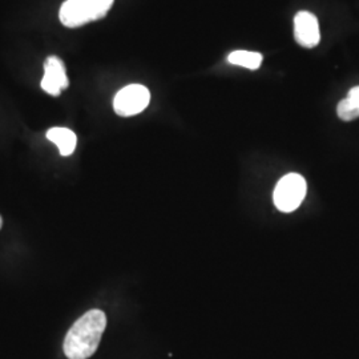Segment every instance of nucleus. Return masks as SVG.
Listing matches in <instances>:
<instances>
[{"mask_svg":"<svg viewBox=\"0 0 359 359\" xmlns=\"http://www.w3.org/2000/svg\"><path fill=\"white\" fill-rule=\"evenodd\" d=\"M107 327V317L102 310L93 309L80 317L69 329L65 339L68 359H88L96 353Z\"/></svg>","mask_w":359,"mask_h":359,"instance_id":"obj_1","label":"nucleus"},{"mask_svg":"<svg viewBox=\"0 0 359 359\" xmlns=\"http://www.w3.org/2000/svg\"><path fill=\"white\" fill-rule=\"evenodd\" d=\"M114 4V0H65L59 11L62 25L68 28L86 26L103 19Z\"/></svg>","mask_w":359,"mask_h":359,"instance_id":"obj_2","label":"nucleus"},{"mask_svg":"<svg viewBox=\"0 0 359 359\" xmlns=\"http://www.w3.org/2000/svg\"><path fill=\"white\" fill-rule=\"evenodd\" d=\"M306 181L298 173H289L278 181L273 200L277 209L283 213L294 212L298 206L302 204L306 196Z\"/></svg>","mask_w":359,"mask_h":359,"instance_id":"obj_3","label":"nucleus"},{"mask_svg":"<svg viewBox=\"0 0 359 359\" xmlns=\"http://www.w3.org/2000/svg\"><path fill=\"white\" fill-rule=\"evenodd\" d=\"M151 102V92L142 84H130L116 93L114 109L121 117L139 115Z\"/></svg>","mask_w":359,"mask_h":359,"instance_id":"obj_4","label":"nucleus"},{"mask_svg":"<svg viewBox=\"0 0 359 359\" xmlns=\"http://www.w3.org/2000/svg\"><path fill=\"white\" fill-rule=\"evenodd\" d=\"M69 86L65 62L57 56H48L44 62V76L40 87L51 96H59Z\"/></svg>","mask_w":359,"mask_h":359,"instance_id":"obj_5","label":"nucleus"},{"mask_svg":"<svg viewBox=\"0 0 359 359\" xmlns=\"http://www.w3.org/2000/svg\"><path fill=\"white\" fill-rule=\"evenodd\" d=\"M294 39L304 48H314L320 44L321 31L316 15L309 11H299L295 15Z\"/></svg>","mask_w":359,"mask_h":359,"instance_id":"obj_6","label":"nucleus"},{"mask_svg":"<svg viewBox=\"0 0 359 359\" xmlns=\"http://www.w3.org/2000/svg\"><path fill=\"white\" fill-rule=\"evenodd\" d=\"M47 139L57 145L62 156H71L76 149V135L71 129L63 128V127L48 129Z\"/></svg>","mask_w":359,"mask_h":359,"instance_id":"obj_7","label":"nucleus"},{"mask_svg":"<svg viewBox=\"0 0 359 359\" xmlns=\"http://www.w3.org/2000/svg\"><path fill=\"white\" fill-rule=\"evenodd\" d=\"M338 117L344 121H353L359 117V86L348 90L346 99L337 107Z\"/></svg>","mask_w":359,"mask_h":359,"instance_id":"obj_8","label":"nucleus"},{"mask_svg":"<svg viewBox=\"0 0 359 359\" xmlns=\"http://www.w3.org/2000/svg\"><path fill=\"white\" fill-rule=\"evenodd\" d=\"M262 55L259 52L233 51L228 56V62L231 65H240L248 69H258L262 63Z\"/></svg>","mask_w":359,"mask_h":359,"instance_id":"obj_9","label":"nucleus"},{"mask_svg":"<svg viewBox=\"0 0 359 359\" xmlns=\"http://www.w3.org/2000/svg\"><path fill=\"white\" fill-rule=\"evenodd\" d=\"M1 225H3V219H1V216H0V229H1Z\"/></svg>","mask_w":359,"mask_h":359,"instance_id":"obj_10","label":"nucleus"}]
</instances>
